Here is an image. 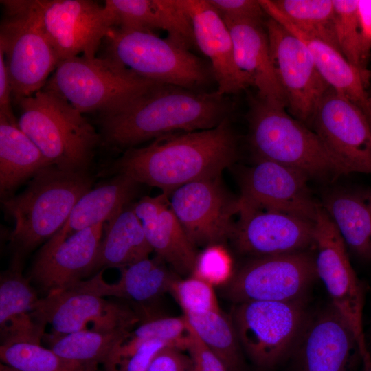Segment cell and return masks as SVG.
Instances as JSON below:
<instances>
[{
	"mask_svg": "<svg viewBox=\"0 0 371 371\" xmlns=\"http://www.w3.org/2000/svg\"><path fill=\"white\" fill-rule=\"evenodd\" d=\"M41 21L59 62L95 57L113 27L104 8L90 0H38Z\"/></svg>",
	"mask_w": 371,
	"mask_h": 371,
	"instance_id": "2e32d148",
	"label": "cell"
},
{
	"mask_svg": "<svg viewBox=\"0 0 371 371\" xmlns=\"http://www.w3.org/2000/svg\"><path fill=\"white\" fill-rule=\"evenodd\" d=\"M301 171L265 159L256 158L240 175L239 201L259 209L280 211L315 222L320 207Z\"/></svg>",
	"mask_w": 371,
	"mask_h": 371,
	"instance_id": "e0dca14e",
	"label": "cell"
},
{
	"mask_svg": "<svg viewBox=\"0 0 371 371\" xmlns=\"http://www.w3.org/2000/svg\"><path fill=\"white\" fill-rule=\"evenodd\" d=\"M265 25L289 113L308 127L330 87L318 71L309 49L297 36L269 16Z\"/></svg>",
	"mask_w": 371,
	"mask_h": 371,
	"instance_id": "7c38bea8",
	"label": "cell"
},
{
	"mask_svg": "<svg viewBox=\"0 0 371 371\" xmlns=\"http://www.w3.org/2000/svg\"><path fill=\"white\" fill-rule=\"evenodd\" d=\"M335 27L340 52L366 80L370 42L362 26L359 1L333 0Z\"/></svg>",
	"mask_w": 371,
	"mask_h": 371,
	"instance_id": "e575fe53",
	"label": "cell"
},
{
	"mask_svg": "<svg viewBox=\"0 0 371 371\" xmlns=\"http://www.w3.org/2000/svg\"><path fill=\"white\" fill-rule=\"evenodd\" d=\"M1 362L20 371H106L96 364L63 357L41 344L1 345Z\"/></svg>",
	"mask_w": 371,
	"mask_h": 371,
	"instance_id": "d590c367",
	"label": "cell"
},
{
	"mask_svg": "<svg viewBox=\"0 0 371 371\" xmlns=\"http://www.w3.org/2000/svg\"><path fill=\"white\" fill-rule=\"evenodd\" d=\"M314 246L317 276L326 288L331 304L350 326L363 369H367L371 367V357L363 326V289L350 264L346 245L322 205L314 222Z\"/></svg>",
	"mask_w": 371,
	"mask_h": 371,
	"instance_id": "30bf717a",
	"label": "cell"
},
{
	"mask_svg": "<svg viewBox=\"0 0 371 371\" xmlns=\"http://www.w3.org/2000/svg\"><path fill=\"white\" fill-rule=\"evenodd\" d=\"M39 298L30 278L22 273V258L14 256L0 276L1 345L41 344L46 324L33 314Z\"/></svg>",
	"mask_w": 371,
	"mask_h": 371,
	"instance_id": "603a6c76",
	"label": "cell"
},
{
	"mask_svg": "<svg viewBox=\"0 0 371 371\" xmlns=\"http://www.w3.org/2000/svg\"><path fill=\"white\" fill-rule=\"evenodd\" d=\"M230 32L237 67L249 78L260 100L286 109L272 60L265 23L223 19Z\"/></svg>",
	"mask_w": 371,
	"mask_h": 371,
	"instance_id": "cb8c5ba5",
	"label": "cell"
},
{
	"mask_svg": "<svg viewBox=\"0 0 371 371\" xmlns=\"http://www.w3.org/2000/svg\"><path fill=\"white\" fill-rule=\"evenodd\" d=\"M168 195L144 196L132 207L157 256L178 274H192L199 254L173 213Z\"/></svg>",
	"mask_w": 371,
	"mask_h": 371,
	"instance_id": "7402d4cb",
	"label": "cell"
},
{
	"mask_svg": "<svg viewBox=\"0 0 371 371\" xmlns=\"http://www.w3.org/2000/svg\"><path fill=\"white\" fill-rule=\"evenodd\" d=\"M317 277L310 249L255 257L233 275L225 293L235 304L300 300Z\"/></svg>",
	"mask_w": 371,
	"mask_h": 371,
	"instance_id": "8fae6325",
	"label": "cell"
},
{
	"mask_svg": "<svg viewBox=\"0 0 371 371\" xmlns=\"http://www.w3.org/2000/svg\"><path fill=\"white\" fill-rule=\"evenodd\" d=\"M233 275L231 257L222 245L208 246L199 254L192 273L212 286H225Z\"/></svg>",
	"mask_w": 371,
	"mask_h": 371,
	"instance_id": "f35d334b",
	"label": "cell"
},
{
	"mask_svg": "<svg viewBox=\"0 0 371 371\" xmlns=\"http://www.w3.org/2000/svg\"><path fill=\"white\" fill-rule=\"evenodd\" d=\"M88 172H67L53 166L40 170L25 189L2 200L14 221L10 240L21 258L54 236L67 221L78 201L92 188Z\"/></svg>",
	"mask_w": 371,
	"mask_h": 371,
	"instance_id": "3957f363",
	"label": "cell"
},
{
	"mask_svg": "<svg viewBox=\"0 0 371 371\" xmlns=\"http://www.w3.org/2000/svg\"><path fill=\"white\" fill-rule=\"evenodd\" d=\"M188 327L186 350L192 361V371H229L221 359L201 341L188 323Z\"/></svg>",
	"mask_w": 371,
	"mask_h": 371,
	"instance_id": "b9f144b4",
	"label": "cell"
},
{
	"mask_svg": "<svg viewBox=\"0 0 371 371\" xmlns=\"http://www.w3.org/2000/svg\"><path fill=\"white\" fill-rule=\"evenodd\" d=\"M363 371H371V367L367 368V369H365L363 370Z\"/></svg>",
	"mask_w": 371,
	"mask_h": 371,
	"instance_id": "bcb514c9",
	"label": "cell"
},
{
	"mask_svg": "<svg viewBox=\"0 0 371 371\" xmlns=\"http://www.w3.org/2000/svg\"><path fill=\"white\" fill-rule=\"evenodd\" d=\"M237 155L236 139L226 117L211 129L168 133L147 146L129 148L111 169L168 194L190 182L221 176Z\"/></svg>",
	"mask_w": 371,
	"mask_h": 371,
	"instance_id": "6da1fadb",
	"label": "cell"
},
{
	"mask_svg": "<svg viewBox=\"0 0 371 371\" xmlns=\"http://www.w3.org/2000/svg\"><path fill=\"white\" fill-rule=\"evenodd\" d=\"M211 284L191 276L177 279L170 292L181 307L183 314L201 315L220 310L215 292Z\"/></svg>",
	"mask_w": 371,
	"mask_h": 371,
	"instance_id": "74e56055",
	"label": "cell"
},
{
	"mask_svg": "<svg viewBox=\"0 0 371 371\" xmlns=\"http://www.w3.org/2000/svg\"><path fill=\"white\" fill-rule=\"evenodd\" d=\"M269 2L276 12L295 27L339 51L335 34L333 0H269Z\"/></svg>",
	"mask_w": 371,
	"mask_h": 371,
	"instance_id": "836d02e7",
	"label": "cell"
},
{
	"mask_svg": "<svg viewBox=\"0 0 371 371\" xmlns=\"http://www.w3.org/2000/svg\"><path fill=\"white\" fill-rule=\"evenodd\" d=\"M120 271V278L116 282L107 283L102 270L90 279L80 280L69 289L103 297H115L146 302L170 292L172 284L179 279L157 256L122 268Z\"/></svg>",
	"mask_w": 371,
	"mask_h": 371,
	"instance_id": "4316f807",
	"label": "cell"
},
{
	"mask_svg": "<svg viewBox=\"0 0 371 371\" xmlns=\"http://www.w3.org/2000/svg\"><path fill=\"white\" fill-rule=\"evenodd\" d=\"M159 83L108 56H77L59 62L43 88L59 94L82 114L106 115L121 110Z\"/></svg>",
	"mask_w": 371,
	"mask_h": 371,
	"instance_id": "8992f818",
	"label": "cell"
},
{
	"mask_svg": "<svg viewBox=\"0 0 371 371\" xmlns=\"http://www.w3.org/2000/svg\"><path fill=\"white\" fill-rule=\"evenodd\" d=\"M170 206L195 246L222 245L230 239L239 199L225 188L221 176L186 183L172 192Z\"/></svg>",
	"mask_w": 371,
	"mask_h": 371,
	"instance_id": "4fadbf2b",
	"label": "cell"
},
{
	"mask_svg": "<svg viewBox=\"0 0 371 371\" xmlns=\"http://www.w3.org/2000/svg\"><path fill=\"white\" fill-rule=\"evenodd\" d=\"M227 111V102L216 91L159 83L121 110L100 115V136L109 146L128 149L168 133L213 128Z\"/></svg>",
	"mask_w": 371,
	"mask_h": 371,
	"instance_id": "7a4b0ae2",
	"label": "cell"
},
{
	"mask_svg": "<svg viewBox=\"0 0 371 371\" xmlns=\"http://www.w3.org/2000/svg\"><path fill=\"white\" fill-rule=\"evenodd\" d=\"M152 251L142 223L128 205L108 222L86 277L109 267H128L149 258Z\"/></svg>",
	"mask_w": 371,
	"mask_h": 371,
	"instance_id": "f546056e",
	"label": "cell"
},
{
	"mask_svg": "<svg viewBox=\"0 0 371 371\" xmlns=\"http://www.w3.org/2000/svg\"><path fill=\"white\" fill-rule=\"evenodd\" d=\"M139 183L122 174L87 192L74 205L67 221L44 245L52 246L79 231L109 222L129 205Z\"/></svg>",
	"mask_w": 371,
	"mask_h": 371,
	"instance_id": "83f0119b",
	"label": "cell"
},
{
	"mask_svg": "<svg viewBox=\"0 0 371 371\" xmlns=\"http://www.w3.org/2000/svg\"><path fill=\"white\" fill-rule=\"evenodd\" d=\"M188 334V323L183 315L141 321L118 349L115 356L116 366L120 359L128 355L139 344L149 340L164 341L182 350H186Z\"/></svg>",
	"mask_w": 371,
	"mask_h": 371,
	"instance_id": "8d00e7d4",
	"label": "cell"
},
{
	"mask_svg": "<svg viewBox=\"0 0 371 371\" xmlns=\"http://www.w3.org/2000/svg\"><path fill=\"white\" fill-rule=\"evenodd\" d=\"M292 355L294 371H352L361 357L350 326L332 304L308 317Z\"/></svg>",
	"mask_w": 371,
	"mask_h": 371,
	"instance_id": "d6986e66",
	"label": "cell"
},
{
	"mask_svg": "<svg viewBox=\"0 0 371 371\" xmlns=\"http://www.w3.org/2000/svg\"><path fill=\"white\" fill-rule=\"evenodd\" d=\"M131 331L81 330L65 335L54 333L49 348L57 355L80 362L102 365L106 371H117L115 356Z\"/></svg>",
	"mask_w": 371,
	"mask_h": 371,
	"instance_id": "1f68e13d",
	"label": "cell"
},
{
	"mask_svg": "<svg viewBox=\"0 0 371 371\" xmlns=\"http://www.w3.org/2000/svg\"><path fill=\"white\" fill-rule=\"evenodd\" d=\"M33 314L58 335L81 330L132 331L142 317L126 304L71 289L39 298Z\"/></svg>",
	"mask_w": 371,
	"mask_h": 371,
	"instance_id": "5bb4252c",
	"label": "cell"
},
{
	"mask_svg": "<svg viewBox=\"0 0 371 371\" xmlns=\"http://www.w3.org/2000/svg\"><path fill=\"white\" fill-rule=\"evenodd\" d=\"M247 120L257 158L293 168L309 179L331 181L349 174L319 137L285 108L256 97L250 101Z\"/></svg>",
	"mask_w": 371,
	"mask_h": 371,
	"instance_id": "5b68a950",
	"label": "cell"
},
{
	"mask_svg": "<svg viewBox=\"0 0 371 371\" xmlns=\"http://www.w3.org/2000/svg\"><path fill=\"white\" fill-rule=\"evenodd\" d=\"M104 223L76 232L52 246L43 245L28 277L45 295L70 288L85 278L102 240Z\"/></svg>",
	"mask_w": 371,
	"mask_h": 371,
	"instance_id": "ffe728a7",
	"label": "cell"
},
{
	"mask_svg": "<svg viewBox=\"0 0 371 371\" xmlns=\"http://www.w3.org/2000/svg\"><path fill=\"white\" fill-rule=\"evenodd\" d=\"M230 317L242 349L265 370L292 355L308 317L302 299L241 302Z\"/></svg>",
	"mask_w": 371,
	"mask_h": 371,
	"instance_id": "9c48e42d",
	"label": "cell"
},
{
	"mask_svg": "<svg viewBox=\"0 0 371 371\" xmlns=\"http://www.w3.org/2000/svg\"><path fill=\"white\" fill-rule=\"evenodd\" d=\"M12 87L5 54L0 47V113L10 117H16L12 108Z\"/></svg>",
	"mask_w": 371,
	"mask_h": 371,
	"instance_id": "ee69618b",
	"label": "cell"
},
{
	"mask_svg": "<svg viewBox=\"0 0 371 371\" xmlns=\"http://www.w3.org/2000/svg\"><path fill=\"white\" fill-rule=\"evenodd\" d=\"M104 6L113 27L165 30L167 39L188 50L196 45L191 19L179 0H106Z\"/></svg>",
	"mask_w": 371,
	"mask_h": 371,
	"instance_id": "d4e9b609",
	"label": "cell"
},
{
	"mask_svg": "<svg viewBox=\"0 0 371 371\" xmlns=\"http://www.w3.org/2000/svg\"><path fill=\"white\" fill-rule=\"evenodd\" d=\"M173 346L164 348L156 356L148 371H192L190 356Z\"/></svg>",
	"mask_w": 371,
	"mask_h": 371,
	"instance_id": "7bdbcfd3",
	"label": "cell"
},
{
	"mask_svg": "<svg viewBox=\"0 0 371 371\" xmlns=\"http://www.w3.org/2000/svg\"><path fill=\"white\" fill-rule=\"evenodd\" d=\"M191 19L195 44L211 63L216 92L225 96L251 86L249 78L237 67L232 38L221 15L207 0H179Z\"/></svg>",
	"mask_w": 371,
	"mask_h": 371,
	"instance_id": "44dd1931",
	"label": "cell"
},
{
	"mask_svg": "<svg viewBox=\"0 0 371 371\" xmlns=\"http://www.w3.org/2000/svg\"><path fill=\"white\" fill-rule=\"evenodd\" d=\"M168 346L175 347L170 343L158 339L144 341L119 361L117 370L148 371L156 356Z\"/></svg>",
	"mask_w": 371,
	"mask_h": 371,
	"instance_id": "60d3db41",
	"label": "cell"
},
{
	"mask_svg": "<svg viewBox=\"0 0 371 371\" xmlns=\"http://www.w3.org/2000/svg\"><path fill=\"white\" fill-rule=\"evenodd\" d=\"M52 166L16 117L0 113V193L3 199L42 168Z\"/></svg>",
	"mask_w": 371,
	"mask_h": 371,
	"instance_id": "4dcf8cb0",
	"label": "cell"
},
{
	"mask_svg": "<svg viewBox=\"0 0 371 371\" xmlns=\"http://www.w3.org/2000/svg\"><path fill=\"white\" fill-rule=\"evenodd\" d=\"M105 56L151 80L194 90L206 85L210 71L190 50L154 32L112 27Z\"/></svg>",
	"mask_w": 371,
	"mask_h": 371,
	"instance_id": "ba28073f",
	"label": "cell"
},
{
	"mask_svg": "<svg viewBox=\"0 0 371 371\" xmlns=\"http://www.w3.org/2000/svg\"><path fill=\"white\" fill-rule=\"evenodd\" d=\"M17 103L20 128L52 166L67 172H88L101 136L82 113L46 88Z\"/></svg>",
	"mask_w": 371,
	"mask_h": 371,
	"instance_id": "277c9868",
	"label": "cell"
},
{
	"mask_svg": "<svg viewBox=\"0 0 371 371\" xmlns=\"http://www.w3.org/2000/svg\"><path fill=\"white\" fill-rule=\"evenodd\" d=\"M238 215L230 239L242 254L255 258L314 247V222L280 211L252 207L240 201Z\"/></svg>",
	"mask_w": 371,
	"mask_h": 371,
	"instance_id": "ac0fdd59",
	"label": "cell"
},
{
	"mask_svg": "<svg viewBox=\"0 0 371 371\" xmlns=\"http://www.w3.org/2000/svg\"><path fill=\"white\" fill-rule=\"evenodd\" d=\"M0 371H20L3 363H0Z\"/></svg>",
	"mask_w": 371,
	"mask_h": 371,
	"instance_id": "f6af8a7d",
	"label": "cell"
},
{
	"mask_svg": "<svg viewBox=\"0 0 371 371\" xmlns=\"http://www.w3.org/2000/svg\"><path fill=\"white\" fill-rule=\"evenodd\" d=\"M223 19L265 23V12L256 0H207Z\"/></svg>",
	"mask_w": 371,
	"mask_h": 371,
	"instance_id": "ab89813d",
	"label": "cell"
},
{
	"mask_svg": "<svg viewBox=\"0 0 371 371\" xmlns=\"http://www.w3.org/2000/svg\"><path fill=\"white\" fill-rule=\"evenodd\" d=\"M308 128L349 174H371V124L356 104L329 87Z\"/></svg>",
	"mask_w": 371,
	"mask_h": 371,
	"instance_id": "9a60e30c",
	"label": "cell"
},
{
	"mask_svg": "<svg viewBox=\"0 0 371 371\" xmlns=\"http://www.w3.org/2000/svg\"><path fill=\"white\" fill-rule=\"evenodd\" d=\"M320 205L346 245L359 257L371 259V192L335 188L322 196Z\"/></svg>",
	"mask_w": 371,
	"mask_h": 371,
	"instance_id": "f1b7e54d",
	"label": "cell"
},
{
	"mask_svg": "<svg viewBox=\"0 0 371 371\" xmlns=\"http://www.w3.org/2000/svg\"><path fill=\"white\" fill-rule=\"evenodd\" d=\"M0 26L12 98L20 100L41 90L59 63L44 29L38 0H1Z\"/></svg>",
	"mask_w": 371,
	"mask_h": 371,
	"instance_id": "52a82bcc",
	"label": "cell"
},
{
	"mask_svg": "<svg viewBox=\"0 0 371 371\" xmlns=\"http://www.w3.org/2000/svg\"><path fill=\"white\" fill-rule=\"evenodd\" d=\"M370 106H371V96H370Z\"/></svg>",
	"mask_w": 371,
	"mask_h": 371,
	"instance_id": "7dc6e473",
	"label": "cell"
},
{
	"mask_svg": "<svg viewBox=\"0 0 371 371\" xmlns=\"http://www.w3.org/2000/svg\"><path fill=\"white\" fill-rule=\"evenodd\" d=\"M183 315L198 337L221 359L229 371L244 370L243 349L231 317L221 310Z\"/></svg>",
	"mask_w": 371,
	"mask_h": 371,
	"instance_id": "d6a6232c",
	"label": "cell"
},
{
	"mask_svg": "<svg viewBox=\"0 0 371 371\" xmlns=\"http://www.w3.org/2000/svg\"><path fill=\"white\" fill-rule=\"evenodd\" d=\"M266 14L297 36L309 49L320 75L328 85L356 104L371 124L370 96L365 89L366 80L336 48L295 27L282 17L269 0H260Z\"/></svg>",
	"mask_w": 371,
	"mask_h": 371,
	"instance_id": "484cf974",
	"label": "cell"
}]
</instances>
